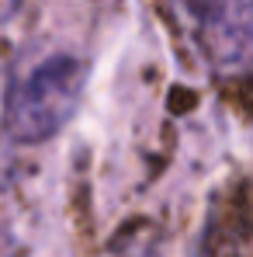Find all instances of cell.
Instances as JSON below:
<instances>
[{
	"mask_svg": "<svg viewBox=\"0 0 253 257\" xmlns=\"http://www.w3.org/2000/svg\"><path fill=\"white\" fill-rule=\"evenodd\" d=\"M87 87V63L80 56L56 52L25 70L4 97V128L18 143H45L66 125Z\"/></svg>",
	"mask_w": 253,
	"mask_h": 257,
	"instance_id": "obj_1",
	"label": "cell"
},
{
	"mask_svg": "<svg viewBox=\"0 0 253 257\" xmlns=\"http://www.w3.org/2000/svg\"><path fill=\"white\" fill-rule=\"evenodd\" d=\"M177 32L215 73L253 63V0H167Z\"/></svg>",
	"mask_w": 253,
	"mask_h": 257,
	"instance_id": "obj_2",
	"label": "cell"
},
{
	"mask_svg": "<svg viewBox=\"0 0 253 257\" xmlns=\"http://www.w3.org/2000/svg\"><path fill=\"white\" fill-rule=\"evenodd\" d=\"M0 257H25V250H21V243L7 233V229H0Z\"/></svg>",
	"mask_w": 253,
	"mask_h": 257,
	"instance_id": "obj_3",
	"label": "cell"
}]
</instances>
